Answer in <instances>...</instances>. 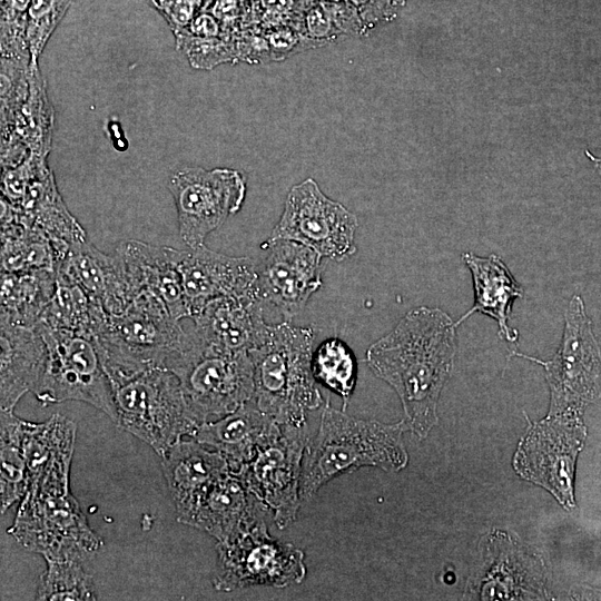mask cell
<instances>
[{"label":"cell","instance_id":"d6986e66","mask_svg":"<svg viewBox=\"0 0 601 601\" xmlns=\"http://www.w3.org/2000/svg\"><path fill=\"white\" fill-rule=\"evenodd\" d=\"M115 252L121 259L132 297L140 292L150 293L164 303L176 321L189 317L175 248L127 240Z\"/></svg>","mask_w":601,"mask_h":601},{"label":"cell","instance_id":"9a60e30c","mask_svg":"<svg viewBox=\"0 0 601 601\" xmlns=\"http://www.w3.org/2000/svg\"><path fill=\"white\" fill-rule=\"evenodd\" d=\"M262 248L265 254L256 263L254 296L290 319L322 287V257L289 239H267Z\"/></svg>","mask_w":601,"mask_h":601},{"label":"cell","instance_id":"ab89813d","mask_svg":"<svg viewBox=\"0 0 601 601\" xmlns=\"http://www.w3.org/2000/svg\"><path fill=\"white\" fill-rule=\"evenodd\" d=\"M147 1L155 10H157L160 13L165 8H167L171 3L173 0H147Z\"/></svg>","mask_w":601,"mask_h":601},{"label":"cell","instance_id":"e575fe53","mask_svg":"<svg viewBox=\"0 0 601 601\" xmlns=\"http://www.w3.org/2000/svg\"><path fill=\"white\" fill-rule=\"evenodd\" d=\"M357 10L365 30L376 24L390 21L396 14L397 8L392 0H347Z\"/></svg>","mask_w":601,"mask_h":601},{"label":"cell","instance_id":"ee69618b","mask_svg":"<svg viewBox=\"0 0 601 601\" xmlns=\"http://www.w3.org/2000/svg\"><path fill=\"white\" fill-rule=\"evenodd\" d=\"M248 2V4H250L252 2H254L255 0H246Z\"/></svg>","mask_w":601,"mask_h":601},{"label":"cell","instance_id":"83f0119b","mask_svg":"<svg viewBox=\"0 0 601 601\" xmlns=\"http://www.w3.org/2000/svg\"><path fill=\"white\" fill-rule=\"evenodd\" d=\"M293 27L317 47L365 31L357 10L347 0L321 1L297 9Z\"/></svg>","mask_w":601,"mask_h":601},{"label":"cell","instance_id":"3957f363","mask_svg":"<svg viewBox=\"0 0 601 601\" xmlns=\"http://www.w3.org/2000/svg\"><path fill=\"white\" fill-rule=\"evenodd\" d=\"M315 329L287 322L270 325L264 342L248 352L253 363L256 406L277 423H306V415L322 406L311 358Z\"/></svg>","mask_w":601,"mask_h":601},{"label":"cell","instance_id":"8fae6325","mask_svg":"<svg viewBox=\"0 0 601 601\" xmlns=\"http://www.w3.org/2000/svg\"><path fill=\"white\" fill-rule=\"evenodd\" d=\"M215 590L231 592L250 587L286 588L306 577L304 552L273 538L264 523L250 532L216 544Z\"/></svg>","mask_w":601,"mask_h":601},{"label":"cell","instance_id":"4dcf8cb0","mask_svg":"<svg viewBox=\"0 0 601 601\" xmlns=\"http://www.w3.org/2000/svg\"><path fill=\"white\" fill-rule=\"evenodd\" d=\"M30 96L23 106L21 125L30 152L47 157L51 146L53 110L46 95L38 66H29Z\"/></svg>","mask_w":601,"mask_h":601},{"label":"cell","instance_id":"7c38bea8","mask_svg":"<svg viewBox=\"0 0 601 601\" xmlns=\"http://www.w3.org/2000/svg\"><path fill=\"white\" fill-rule=\"evenodd\" d=\"M357 218L328 198L313 178L294 185L268 239H289L307 246L322 258L341 262L356 252Z\"/></svg>","mask_w":601,"mask_h":601},{"label":"cell","instance_id":"f1b7e54d","mask_svg":"<svg viewBox=\"0 0 601 601\" xmlns=\"http://www.w3.org/2000/svg\"><path fill=\"white\" fill-rule=\"evenodd\" d=\"M311 370L316 383L341 396L345 411L357 378L356 359L348 345L338 337L324 339L312 352Z\"/></svg>","mask_w":601,"mask_h":601},{"label":"cell","instance_id":"9c48e42d","mask_svg":"<svg viewBox=\"0 0 601 601\" xmlns=\"http://www.w3.org/2000/svg\"><path fill=\"white\" fill-rule=\"evenodd\" d=\"M306 423L274 421L252 459L235 474L269 511L280 530L296 518L302 503L299 481L308 442Z\"/></svg>","mask_w":601,"mask_h":601},{"label":"cell","instance_id":"f35d334b","mask_svg":"<svg viewBox=\"0 0 601 601\" xmlns=\"http://www.w3.org/2000/svg\"><path fill=\"white\" fill-rule=\"evenodd\" d=\"M13 214L12 206L0 194V224L9 219Z\"/></svg>","mask_w":601,"mask_h":601},{"label":"cell","instance_id":"ac0fdd59","mask_svg":"<svg viewBox=\"0 0 601 601\" xmlns=\"http://www.w3.org/2000/svg\"><path fill=\"white\" fill-rule=\"evenodd\" d=\"M190 318L203 341L231 353H248L257 347L270 327L264 319L263 304L252 296L211 299Z\"/></svg>","mask_w":601,"mask_h":601},{"label":"cell","instance_id":"836d02e7","mask_svg":"<svg viewBox=\"0 0 601 601\" xmlns=\"http://www.w3.org/2000/svg\"><path fill=\"white\" fill-rule=\"evenodd\" d=\"M296 13L295 0H255L249 4L245 28L268 29L284 24L293 26Z\"/></svg>","mask_w":601,"mask_h":601},{"label":"cell","instance_id":"cb8c5ba5","mask_svg":"<svg viewBox=\"0 0 601 601\" xmlns=\"http://www.w3.org/2000/svg\"><path fill=\"white\" fill-rule=\"evenodd\" d=\"M273 422L250 400L223 417L200 424L191 437L220 453L230 473H237L252 459Z\"/></svg>","mask_w":601,"mask_h":601},{"label":"cell","instance_id":"b9f144b4","mask_svg":"<svg viewBox=\"0 0 601 601\" xmlns=\"http://www.w3.org/2000/svg\"><path fill=\"white\" fill-rule=\"evenodd\" d=\"M214 0H201V10H206Z\"/></svg>","mask_w":601,"mask_h":601},{"label":"cell","instance_id":"ffe728a7","mask_svg":"<svg viewBox=\"0 0 601 601\" xmlns=\"http://www.w3.org/2000/svg\"><path fill=\"white\" fill-rule=\"evenodd\" d=\"M56 275L83 289L107 314H119L132 298L118 254L107 255L87 239L69 247Z\"/></svg>","mask_w":601,"mask_h":601},{"label":"cell","instance_id":"74e56055","mask_svg":"<svg viewBox=\"0 0 601 601\" xmlns=\"http://www.w3.org/2000/svg\"><path fill=\"white\" fill-rule=\"evenodd\" d=\"M14 91V83L10 75L3 70H0V100L4 101L12 97Z\"/></svg>","mask_w":601,"mask_h":601},{"label":"cell","instance_id":"6da1fadb","mask_svg":"<svg viewBox=\"0 0 601 601\" xmlns=\"http://www.w3.org/2000/svg\"><path fill=\"white\" fill-rule=\"evenodd\" d=\"M456 353V325L440 308L407 312L366 351L374 375L397 394L408 430L425 439L437 425V403L451 376Z\"/></svg>","mask_w":601,"mask_h":601},{"label":"cell","instance_id":"f546056e","mask_svg":"<svg viewBox=\"0 0 601 601\" xmlns=\"http://www.w3.org/2000/svg\"><path fill=\"white\" fill-rule=\"evenodd\" d=\"M47 569L41 574L36 600H97L92 577L75 560L47 559Z\"/></svg>","mask_w":601,"mask_h":601},{"label":"cell","instance_id":"1f68e13d","mask_svg":"<svg viewBox=\"0 0 601 601\" xmlns=\"http://www.w3.org/2000/svg\"><path fill=\"white\" fill-rule=\"evenodd\" d=\"M71 2L72 0H30L26 22L29 66H38L40 55Z\"/></svg>","mask_w":601,"mask_h":601},{"label":"cell","instance_id":"e0dca14e","mask_svg":"<svg viewBox=\"0 0 601 601\" xmlns=\"http://www.w3.org/2000/svg\"><path fill=\"white\" fill-rule=\"evenodd\" d=\"M268 512L229 471L205 489L183 524L207 532L217 542H227L266 523Z\"/></svg>","mask_w":601,"mask_h":601},{"label":"cell","instance_id":"52a82bcc","mask_svg":"<svg viewBox=\"0 0 601 601\" xmlns=\"http://www.w3.org/2000/svg\"><path fill=\"white\" fill-rule=\"evenodd\" d=\"M42 338L46 355L32 390L42 406L80 401L117 420L111 382L93 335L70 329L33 326Z\"/></svg>","mask_w":601,"mask_h":601},{"label":"cell","instance_id":"60d3db41","mask_svg":"<svg viewBox=\"0 0 601 601\" xmlns=\"http://www.w3.org/2000/svg\"><path fill=\"white\" fill-rule=\"evenodd\" d=\"M321 1H327V0H295L297 9L305 8L307 6H311L313 3H317Z\"/></svg>","mask_w":601,"mask_h":601},{"label":"cell","instance_id":"7402d4cb","mask_svg":"<svg viewBox=\"0 0 601 601\" xmlns=\"http://www.w3.org/2000/svg\"><path fill=\"white\" fill-rule=\"evenodd\" d=\"M161 457V469L173 497L176 519L183 523L200 494L229 472L224 456L193 440H179Z\"/></svg>","mask_w":601,"mask_h":601},{"label":"cell","instance_id":"d6a6232c","mask_svg":"<svg viewBox=\"0 0 601 601\" xmlns=\"http://www.w3.org/2000/svg\"><path fill=\"white\" fill-rule=\"evenodd\" d=\"M176 49L195 69H213L225 62H236L231 37L203 38L176 32Z\"/></svg>","mask_w":601,"mask_h":601},{"label":"cell","instance_id":"44dd1931","mask_svg":"<svg viewBox=\"0 0 601 601\" xmlns=\"http://www.w3.org/2000/svg\"><path fill=\"white\" fill-rule=\"evenodd\" d=\"M45 344L35 327L0 311V410H12L36 386L45 362Z\"/></svg>","mask_w":601,"mask_h":601},{"label":"cell","instance_id":"2e32d148","mask_svg":"<svg viewBox=\"0 0 601 601\" xmlns=\"http://www.w3.org/2000/svg\"><path fill=\"white\" fill-rule=\"evenodd\" d=\"M176 265L189 317L206 303L224 296H254L256 262L216 253L204 244L176 249Z\"/></svg>","mask_w":601,"mask_h":601},{"label":"cell","instance_id":"603a6c76","mask_svg":"<svg viewBox=\"0 0 601 601\" xmlns=\"http://www.w3.org/2000/svg\"><path fill=\"white\" fill-rule=\"evenodd\" d=\"M462 259L472 276L474 303L455 323L456 327L472 314L482 313L496 322L501 338L509 343L518 342L519 332L510 327L509 319L514 300L523 296L522 286L495 254L482 257L464 253Z\"/></svg>","mask_w":601,"mask_h":601},{"label":"cell","instance_id":"4316f807","mask_svg":"<svg viewBox=\"0 0 601 601\" xmlns=\"http://www.w3.org/2000/svg\"><path fill=\"white\" fill-rule=\"evenodd\" d=\"M24 420L12 410H0V512L20 501L27 489Z\"/></svg>","mask_w":601,"mask_h":601},{"label":"cell","instance_id":"484cf974","mask_svg":"<svg viewBox=\"0 0 601 601\" xmlns=\"http://www.w3.org/2000/svg\"><path fill=\"white\" fill-rule=\"evenodd\" d=\"M56 287V273L33 270L10 273L0 269V311L17 323L33 327Z\"/></svg>","mask_w":601,"mask_h":601},{"label":"cell","instance_id":"ba28073f","mask_svg":"<svg viewBox=\"0 0 601 601\" xmlns=\"http://www.w3.org/2000/svg\"><path fill=\"white\" fill-rule=\"evenodd\" d=\"M587 435L583 413H548L535 422L528 418L512 460L513 469L521 479L552 494L564 510L573 511L577 461Z\"/></svg>","mask_w":601,"mask_h":601},{"label":"cell","instance_id":"5b68a950","mask_svg":"<svg viewBox=\"0 0 601 601\" xmlns=\"http://www.w3.org/2000/svg\"><path fill=\"white\" fill-rule=\"evenodd\" d=\"M164 366L177 376L188 411L198 425L223 417L253 398L249 354L217 348L194 329L186 331L180 346Z\"/></svg>","mask_w":601,"mask_h":601},{"label":"cell","instance_id":"5bb4252c","mask_svg":"<svg viewBox=\"0 0 601 601\" xmlns=\"http://www.w3.org/2000/svg\"><path fill=\"white\" fill-rule=\"evenodd\" d=\"M482 562L469 580L471 599L549 600L546 566L518 536L493 530L480 541Z\"/></svg>","mask_w":601,"mask_h":601},{"label":"cell","instance_id":"8992f818","mask_svg":"<svg viewBox=\"0 0 601 601\" xmlns=\"http://www.w3.org/2000/svg\"><path fill=\"white\" fill-rule=\"evenodd\" d=\"M116 424L147 443L159 456L199 426L186 405L177 376L151 365L110 380Z\"/></svg>","mask_w":601,"mask_h":601},{"label":"cell","instance_id":"d590c367","mask_svg":"<svg viewBox=\"0 0 601 601\" xmlns=\"http://www.w3.org/2000/svg\"><path fill=\"white\" fill-rule=\"evenodd\" d=\"M199 11H201V0H173L160 14L173 33H176L185 29Z\"/></svg>","mask_w":601,"mask_h":601},{"label":"cell","instance_id":"7bdbcfd3","mask_svg":"<svg viewBox=\"0 0 601 601\" xmlns=\"http://www.w3.org/2000/svg\"><path fill=\"white\" fill-rule=\"evenodd\" d=\"M393 4L395 8H400L402 6H404V3L406 2V0H392Z\"/></svg>","mask_w":601,"mask_h":601},{"label":"cell","instance_id":"7a4b0ae2","mask_svg":"<svg viewBox=\"0 0 601 601\" xmlns=\"http://www.w3.org/2000/svg\"><path fill=\"white\" fill-rule=\"evenodd\" d=\"M404 420L386 424L358 420L325 403L316 435L305 447L299 481L302 502L309 501L333 479L363 466L398 472L408 462L403 442Z\"/></svg>","mask_w":601,"mask_h":601},{"label":"cell","instance_id":"277c9868","mask_svg":"<svg viewBox=\"0 0 601 601\" xmlns=\"http://www.w3.org/2000/svg\"><path fill=\"white\" fill-rule=\"evenodd\" d=\"M70 473H50L30 480L8 533L45 560L83 562L101 546L70 491Z\"/></svg>","mask_w":601,"mask_h":601},{"label":"cell","instance_id":"d4e9b609","mask_svg":"<svg viewBox=\"0 0 601 601\" xmlns=\"http://www.w3.org/2000/svg\"><path fill=\"white\" fill-rule=\"evenodd\" d=\"M106 317L102 306L83 289L56 275L55 292L36 324L96 336Z\"/></svg>","mask_w":601,"mask_h":601},{"label":"cell","instance_id":"4fadbf2b","mask_svg":"<svg viewBox=\"0 0 601 601\" xmlns=\"http://www.w3.org/2000/svg\"><path fill=\"white\" fill-rule=\"evenodd\" d=\"M177 210L179 235L188 247L205 238L238 213L246 197L245 177L235 169L184 167L167 185Z\"/></svg>","mask_w":601,"mask_h":601},{"label":"cell","instance_id":"30bf717a","mask_svg":"<svg viewBox=\"0 0 601 601\" xmlns=\"http://www.w3.org/2000/svg\"><path fill=\"white\" fill-rule=\"evenodd\" d=\"M541 364L550 390L548 413L579 412L600 396V346L587 314L583 298L574 294L564 313L560 346L549 361L512 352Z\"/></svg>","mask_w":601,"mask_h":601},{"label":"cell","instance_id":"8d00e7d4","mask_svg":"<svg viewBox=\"0 0 601 601\" xmlns=\"http://www.w3.org/2000/svg\"><path fill=\"white\" fill-rule=\"evenodd\" d=\"M180 31L203 38L225 37L219 21L207 10L199 11L189 24Z\"/></svg>","mask_w":601,"mask_h":601}]
</instances>
